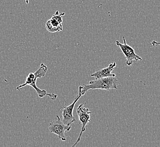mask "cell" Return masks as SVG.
I'll list each match as a JSON object with an SVG mask.
<instances>
[{
  "mask_svg": "<svg viewBox=\"0 0 160 147\" xmlns=\"http://www.w3.org/2000/svg\"><path fill=\"white\" fill-rule=\"evenodd\" d=\"M47 70H48V68L46 65L44 64H41L40 67L34 73H30L28 74L25 83L22 84L20 86L17 87L16 89L19 90V89H21L25 86H30L36 91L38 96L40 98H43L45 96H49V97L51 98L52 100H55L56 99H57L58 98V95L55 93H49L47 92L46 90L40 89L38 87L36 84L37 79L42 78L44 77L46 74Z\"/></svg>",
  "mask_w": 160,
  "mask_h": 147,
  "instance_id": "obj_1",
  "label": "cell"
},
{
  "mask_svg": "<svg viewBox=\"0 0 160 147\" xmlns=\"http://www.w3.org/2000/svg\"><path fill=\"white\" fill-rule=\"evenodd\" d=\"M118 80L115 77H111L97 79L90 81L88 84L79 87L78 94L82 96L90 89H104L108 91L111 89H118Z\"/></svg>",
  "mask_w": 160,
  "mask_h": 147,
  "instance_id": "obj_2",
  "label": "cell"
},
{
  "mask_svg": "<svg viewBox=\"0 0 160 147\" xmlns=\"http://www.w3.org/2000/svg\"><path fill=\"white\" fill-rule=\"evenodd\" d=\"M86 103H83L80 104L78 107H77V113L79 119V125L81 124V129L80 134L77 138V140L75 142L72 147H74L77 145V143L81 140V138L83 132L86 130V126L87 124L90 121V116L92 112L90 111L88 108L85 107Z\"/></svg>",
  "mask_w": 160,
  "mask_h": 147,
  "instance_id": "obj_3",
  "label": "cell"
},
{
  "mask_svg": "<svg viewBox=\"0 0 160 147\" xmlns=\"http://www.w3.org/2000/svg\"><path fill=\"white\" fill-rule=\"evenodd\" d=\"M71 128V126L65 125L62 122L59 116H56L55 120L49 123V131L52 134L58 135V138L63 141L67 140V139L65 136V132L69 131Z\"/></svg>",
  "mask_w": 160,
  "mask_h": 147,
  "instance_id": "obj_4",
  "label": "cell"
},
{
  "mask_svg": "<svg viewBox=\"0 0 160 147\" xmlns=\"http://www.w3.org/2000/svg\"><path fill=\"white\" fill-rule=\"evenodd\" d=\"M123 44L120 43L119 41H116L117 45L119 46L122 51L125 57L126 58V64L128 66H130L133 64V61H142V58L135 53V50L131 46L128 45L126 43L124 37H123Z\"/></svg>",
  "mask_w": 160,
  "mask_h": 147,
  "instance_id": "obj_5",
  "label": "cell"
},
{
  "mask_svg": "<svg viewBox=\"0 0 160 147\" xmlns=\"http://www.w3.org/2000/svg\"><path fill=\"white\" fill-rule=\"evenodd\" d=\"M81 96H80V95H77L74 101L71 104L67 107H63L60 109V111H62V121L65 125L71 126V125L75 122L76 120L73 114V110H74L75 105L78 100L81 98Z\"/></svg>",
  "mask_w": 160,
  "mask_h": 147,
  "instance_id": "obj_6",
  "label": "cell"
},
{
  "mask_svg": "<svg viewBox=\"0 0 160 147\" xmlns=\"http://www.w3.org/2000/svg\"><path fill=\"white\" fill-rule=\"evenodd\" d=\"M116 66H117L116 62H113V63L109 64L107 68L96 71L94 73L92 74L90 76L94 77L96 79H99V78H102L115 77L116 75L115 74H112V71L116 67Z\"/></svg>",
  "mask_w": 160,
  "mask_h": 147,
  "instance_id": "obj_7",
  "label": "cell"
},
{
  "mask_svg": "<svg viewBox=\"0 0 160 147\" xmlns=\"http://www.w3.org/2000/svg\"><path fill=\"white\" fill-rule=\"evenodd\" d=\"M47 30L51 33H55L62 30V23L56 21L54 19L51 18L45 23Z\"/></svg>",
  "mask_w": 160,
  "mask_h": 147,
  "instance_id": "obj_8",
  "label": "cell"
},
{
  "mask_svg": "<svg viewBox=\"0 0 160 147\" xmlns=\"http://www.w3.org/2000/svg\"><path fill=\"white\" fill-rule=\"evenodd\" d=\"M65 12L59 13V11H56L55 13L53 15L51 18L55 19L56 21H58L60 23H62V17L64 16Z\"/></svg>",
  "mask_w": 160,
  "mask_h": 147,
  "instance_id": "obj_9",
  "label": "cell"
},
{
  "mask_svg": "<svg viewBox=\"0 0 160 147\" xmlns=\"http://www.w3.org/2000/svg\"><path fill=\"white\" fill-rule=\"evenodd\" d=\"M151 44L153 45V46L154 48H155V47L157 46V45H160V42H158V41H155V40H153V41H152L151 42Z\"/></svg>",
  "mask_w": 160,
  "mask_h": 147,
  "instance_id": "obj_10",
  "label": "cell"
},
{
  "mask_svg": "<svg viewBox=\"0 0 160 147\" xmlns=\"http://www.w3.org/2000/svg\"><path fill=\"white\" fill-rule=\"evenodd\" d=\"M25 1H26V4H28L29 1H28V0H25Z\"/></svg>",
  "mask_w": 160,
  "mask_h": 147,
  "instance_id": "obj_11",
  "label": "cell"
}]
</instances>
